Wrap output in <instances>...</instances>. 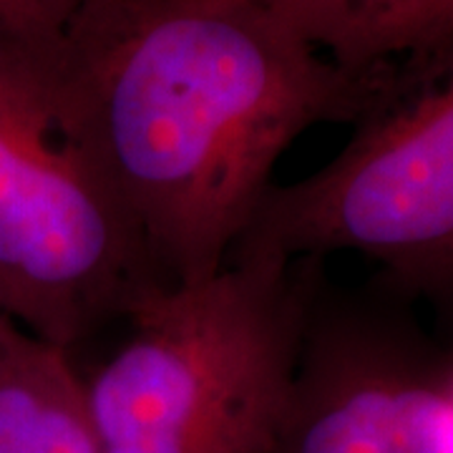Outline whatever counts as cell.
Instances as JSON below:
<instances>
[{
    "label": "cell",
    "mask_w": 453,
    "mask_h": 453,
    "mask_svg": "<svg viewBox=\"0 0 453 453\" xmlns=\"http://www.w3.org/2000/svg\"><path fill=\"white\" fill-rule=\"evenodd\" d=\"M61 33L166 288L226 267L282 154L356 124L408 71H345L259 0H86Z\"/></svg>",
    "instance_id": "1"
},
{
    "label": "cell",
    "mask_w": 453,
    "mask_h": 453,
    "mask_svg": "<svg viewBox=\"0 0 453 453\" xmlns=\"http://www.w3.org/2000/svg\"><path fill=\"white\" fill-rule=\"evenodd\" d=\"M162 290L64 33L0 23V312L73 356Z\"/></svg>",
    "instance_id": "2"
},
{
    "label": "cell",
    "mask_w": 453,
    "mask_h": 453,
    "mask_svg": "<svg viewBox=\"0 0 453 453\" xmlns=\"http://www.w3.org/2000/svg\"><path fill=\"white\" fill-rule=\"evenodd\" d=\"M325 262L240 259L151 295L86 378L98 453H270Z\"/></svg>",
    "instance_id": "3"
},
{
    "label": "cell",
    "mask_w": 453,
    "mask_h": 453,
    "mask_svg": "<svg viewBox=\"0 0 453 453\" xmlns=\"http://www.w3.org/2000/svg\"><path fill=\"white\" fill-rule=\"evenodd\" d=\"M356 252L383 288L453 333V43L408 64L320 169L273 184L229 262Z\"/></svg>",
    "instance_id": "4"
},
{
    "label": "cell",
    "mask_w": 453,
    "mask_h": 453,
    "mask_svg": "<svg viewBox=\"0 0 453 453\" xmlns=\"http://www.w3.org/2000/svg\"><path fill=\"white\" fill-rule=\"evenodd\" d=\"M270 453H453V333L378 280H320Z\"/></svg>",
    "instance_id": "5"
},
{
    "label": "cell",
    "mask_w": 453,
    "mask_h": 453,
    "mask_svg": "<svg viewBox=\"0 0 453 453\" xmlns=\"http://www.w3.org/2000/svg\"><path fill=\"white\" fill-rule=\"evenodd\" d=\"M353 73L418 64L453 43V0H259Z\"/></svg>",
    "instance_id": "6"
},
{
    "label": "cell",
    "mask_w": 453,
    "mask_h": 453,
    "mask_svg": "<svg viewBox=\"0 0 453 453\" xmlns=\"http://www.w3.org/2000/svg\"><path fill=\"white\" fill-rule=\"evenodd\" d=\"M0 453H98L73 356L13 323L0 333Z\"/></svg>",
    "instance_id": "7"
},
{
    "label": "cell",
    "mask_w": 453,
    "mask_h": 453,
    "mask_svg": "<svg viewBox=\"0 0 453 453\" xmlns=\"http://www.w3.org/2000/svg\"><path fill=\"white\" fill-rule=\"evenodd\" d=\"M86 0H0V23L26 31H64Z\"/></svg>",
    "instance_id": "8"
},
{
    "label": "cell",
    "mask_w": 453,
    "mask_h": 453,
    "mask_svg": "<svg viewBox=\"0 0 453 453\" xmlns=\"http://www.w3.org/2000/svg\"><path fill=\"white\" fill-rule=\"evenodd\" d=\"M8 325H11V320H8V318H5V315L0 312V333H3V330H5ZM13 325H16V323H13Z\"/></svg>",
    "instance_id": "9"
}]
</instances>
